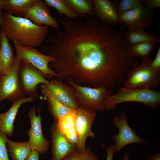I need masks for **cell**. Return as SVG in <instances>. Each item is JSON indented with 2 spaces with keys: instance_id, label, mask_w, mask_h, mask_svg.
Segmentation results:
<instances>
[{
  "instance_id": "1",
  "label": "cell",
  "mask_w": 160,
  "mask_h": 160,
  "mask_svg": "<svg viewBox=\"0 0 160 160\" xmlns=\"http://www.w3.org/2000/svg\"><path fill=\"white\" fill-rule=\"evenodd\" d=\"M56 18L62 28L42 49L54 59L49 66L57 74L56 80L111 91L120 87L137 65L128 54V44L121 31L93 16L83 20Z\"/></svg>"
},
{
  "instance_id": "2",
  "label": "cell",
  "mask_w": 160,
  "mask_h": 160,
  "mask_svg": "<svg viewBox=\"0 0 160 160\" xmlns=\"http://www.w3.org/2000/svg\"><path fill=\"white\" fill-rule=\"evenodd\" d=\"M1 29L8 39L23 47H37L45 40L48 26H38L30 20L5 12Z\"/></svg>"
},
{
  "instance_id": "3",
  "label": "cell",
  "mask_w": 160,
  "mask_h": 160,
  "mask_svg": "<svg viewBox=\"0 0 160 160\" xmlns=\"http://www.w3.org/2000/svg\"><path fill=\"white\" fill-rule=\"evenodd\" d=\"M127 102L141 103L150 108L154 109L160 103V92L155 89L118 87L116 93L105 100V110H113L118 104Z\"/></svg>"
},
{
  "instance_id": "4",
  "label": "cell",
  "mask_w": 160,
  "mask_h": 160,
  "mask_svg": "<svg viewBox=\"0 0 160 160\" xmlns=\"http://www.w3.org/2000/svg\"><path fill=\"white\" fill-rule=\"evenodd\" d=\"M152 59L148 57L142 60L139 66L132 68L124 82V87L134 89H154L160 83V74L155 72L151 64Z\"/></svg>"
},
{
  "instance_id": "5",
  "label": "cell",
  "mask_w": 160,
  "mask_h": 160,
  "mask_svg": "<svg viewBox=\"0 0 160 160\" xmlns=\"http://www.w3.org/2000/svg\"><path fill=\"white\" fill-rule=\"evenodd\" d=\"M74 88L79 107L105 113L104 103L113 93L112 91L101 88H94L78 85L72 81H67Z\"/></svg>"
},
{
  "instance_id": "6",
  "label": "cell",
  "mask_w": 160,
  "mask_h": 160,
  "mask_svg": "<svg viewBox=\"0 0 160 160\" xmlns=\"http://www.w3.org/2000/svg\"><path fill=\"white\" fill-rule=\"evenodd\" d=\"M18 78L24 95L32 97L34 101L39 97L38 85L48 84L50 82L40 71L30 63L23 60H21L20 64Z\"/></svg>"
},
{
  "instance_id": "7",
  "label": "cell",
  "mask_w": 160,
  "mask_h": 160,
  "mask_svg": "<svg viewBox=\"0 0 160 160\" xmlns=\"http://www.w3.org/2000/svg\"><path fill=\"white\" fill-rule=\"evenodd\" d=\"M16 50V56L21 60L28 61L40 71L44 76L48 79L56 77L57 74L49 66L54 60L50 56L43 54L32 47H23L13 42Z\"/></svg>"
},
{
  "instance_id": "8",
  "label": "cell",
  "mask_w": 160,
  "mask_h": 160,
  "mask_svg": "<svg viewBox=\"0 0 160 160\" xmlns=\"http://www.w3.org/2000/svg\"><path fill=\"white\" fill-rule=\"evenodd\" d=\"M21 60L15 56L14 63L9 73L0 75V103L7 99L13 102L25 97L21 87L18 71Z\"/></svg>"
},
{
  "instance_id": "9",
  "label": "cell",
  "mask_w": 160,
  "mask_h": 160,
  "mask_svg": "<svg viewBox=\"0 0 160 160\" xmlns=\"http://www.w3.org/2000/svg\"><path fill=\"white\" fill-rule=\"evenodd\" d=\"M113 123L118 129V133L111 137V140L115 142L113 145L115 153L129 144L146 143V140L138 136L129 126L124 111H122L119 115L114 117Z\"/></svg>"
},
{
  "instance_id": "10",
  "label": "cell",
  "mask_w": 160,
  "mask_h": 160,
  "mask_svg": "<svg viewBox=\"0 0 160 160\" xmlns=\"http://www.w3.org/2000/svg\"><path fill=\"white\" fill-rule=\"evenodd\" d=\"M76 128L78 136L76 144L77 151L84 152L86 150L85 143L88 137L94 138L92 124L96 117V111L78 107L76 112Z\"/></svg>"
},
{
  "instance_id": "11",
  "label": "cell",
  "mask_w": 160,
  "mask_h": 160,
  "mask_svg": "<svg viewBox=\"0 0 160 160\" xmlns=\"http://www.w3.org/2000/svg\"><path fill=\"white\" fill-rule=\"evenodd\" d=\"M154 14L153 10L142 5L119 16L118 22L123 23L130 31L148 28L152 25Z\"/></svg>"
},
{
  "instance_id": "12",
  "label": "cell",
  "mask_w": 160,
  "mask_h": 160,
  "mask_svg": "<svg viewBox=\"0 0 160 160\" xmlns=\"http://www.w3.org/2000/svg\"><path fill=\"white\" fill-rule=\"evenodd\" d=\"M31 123V128L28 132L29 137L28 141L31 151H36L43 154L47 151L49 142L44 136L41 125V118L40 114L36 116V107L33 106L28 113Z\"/></svg>"
},
{
  "instance_id": "13",
  "label": "cell",
  "mask_w": 160,
  "mask_h": 160,
  "mask_svg": "<svg viewBox=\"0 0 160 160\" xmlns=\"http://www.w3.org/2000/svg\"><path fill=\"white\" fill-rule=\"evenodd\" d=\"M50 131L52 160H63L69 154L76 151V144L70 142L60 130L57 120H54Z\"/></svg>"
},
{
  "instance_id": "14",
  "label": "cell",
  "mask_w": 160,
  "mask_h": 160,
  "mask_svg": "<svg viewBox=\"0 0 160 160\" xmlns=\"http://www.w3.org/2000/svg\"><path fill=\"white\" fill-rule=\"evenodd\" d=\"M23 17L38 26L46 25L57 29L59 28L57 19L51 15L48 7L41 0H36L27 10Z\"/></svg>"
},
{
  "instance_id": "15",
  "label": "cell",
  "mask_w": 160,
  "mask_h": 160,
  "mask_svg": "<svg viewBox=\"0 0 160 160\" xmlns=\"http://www.w3.org/2000/svg\"><path fill=\"white\" fill-rule=\"evenodd\" d=\"M46 85L48 89L65 106L74 110L79 107L76 93L72 86L57 80Z\"/></svg>"
},
{
  "instance_id": "16",
  "label": "cell",
  "mask_w": 160,
  "mask_h": 160,
  "mask_svg": "<svg viewBox=\"0 0 160 160\" xmlns=\"http://www.w3.org/2000/svg\"><path fill=\"white\" fill-rule=\"evenodd\" d=\"M34 101L32 97H25L14 101L7 111L0 113V131L7 137H11L14 130V121L20 108L23 104Z\"/></svg>"
},
{
  "instance_id": "17",
  "label": "cell",
  "mask_w": 160,
  "mask_h": 160,
  "mask_svg": "<svg viewBox=\"0 0 160 160\" xmlns=\"http://www.w3.org/2000/svg\"><path fill=\"white\" fill-rule=\"evenodd\" d=\"M95 14L104 23L117 24L119 15L115 3L109 0H92Z\"/></svg>"
},
{
  "instance_id": "18",
  "label": "cell",
  "mask_w": 160,
  "mask_h": 160,
  "mask_svg": "<svg viewBox=\"0 0 160 160\" xmlns=\"http://www.w3.org/2000/svg\"><path fill=\"white\" fill-rule=\"evenodd\" d=\"M41 92L47 100L49 111L54 120H57L60 118L76 110L63 104L48 89L45 84H41Z\"/></svg>"
},
{
  "instance_id": "19",
  "label": "cell",
  "mask_w": 160,
  "mask_h": 160,
  "mask_svg": "<svg viewBox=\"0 0 160 160\" xmlns=\"http://www.w3.org/2000/svg\"><path fill=\"white\" fill-rule=\"evenodd\" d=\"M1 47L0 50V65L2 69L1 73L6 75L9 71L15 61L13 48L3 31L1 29Z\"/></svg>"
},
{
  "instance_id": "20",
  "label": "cell",
  "mask_w": 160,
  "mask_h": 160,
  "mask_svg": "<svg viewBox=\"0 0 160 160\" xmlns=\"http://www.w3.org/2000/svg\"><path fill=\"white\" fill-rule=\"evenodd\" d=\"M76 110L60 118L57 120L60 130L71 142L75 141L77 137L76 128Z\"/></svg>"
},
{
  "instance_id": "21",
  "label": "cell",
  "mask_w": 160,
  "mask_h": 160,
  "mask_svg": "<svg viewBox=\"0 0 160 160\" xmlns=\"http://www.w3.org/2000/svg\"><path fill=\"white\" fill-rule=\"evenodd\" d=\"M125 38L128 45L144 42L159 43L160 38L157 35L149 33L143 29L129 30L125 35Z\"/></svg>"
},
{
  "instance_id": "22",
  "label": "cell",
  "mask_w": 160,
  "mask_h": 160,
  "mask_svg": "<svg viewBox=\"0 0 160 160\" xmlns=\"http://www.w3.org/2000/svg\"><path fill=\"white\" fill-rule=\"evenodd\" d=\"M36 0H6L4 9L13 15L23 17L27 10Z\"/></svg>"
},
{
  "instance_id": "23",
  "label": "cell",
  "mask_w": 160,
  "mask_h": 160,
  "mask_svg": "<svg viewBox=\"0 0 160 160\" xmlns=\"http://www.w3.org/2000/svg\"><path fill=\"white\" fill-rule=\"evenodd\" d=\"M7 144L12 160H25L32 151L28 142H17L9 140Z\"/></svg>"
},
{
  "instance_id": "24",
  "label": "cell",
  "mask_w": 160,
  "mask_h": 160,
  "mask_svg": "<svg viewBox=\"0 0 160 160\" xmlns=\"http://www.w3.org/2000/svg\"><path fill=\"white\" fill-rule=\"evenodd\" d=\"M67 5L76 12L79 17L84 19L86 16H93L95 10L92 0H65Z\"/></svg>"
},
{
  "instance_id": "25",
  "label": "cell",
  "mask_w": 160,
  "mask_h": 160,
  "mask_svg": "<svg viewBox=\"0 0 160 160\" xmlns=\"http://www.w3.org/2000/svg\"><path fill=\"white\" fill-rule=\"evenodd\" d=\"M156 44V43L154 42H144L128 45L127 53L133 59L139 58L142 60L148 57L154 49Z\"/></svg>"
},
{
  "instance_id": "26",
  "label": "cell",
  "mask_w": 160,
  "mask_h": 160,
  "mask_svg": "<svg viewBox=\"0 0 160 160\" xmlns=\"http://www.w3.org/2000/svg\"><path fill=\"white\" fill-rule=\"evenodd\" d=\"M48 7L55 8L60 15H64L70 19H76L79 17L76 12L66 4L65 0H44Z\"/></svg>"
},
{
  "instance_id": "27",
  "label": "cell",
  "mask_w": 160,
  "mask_h": 160,
  "mask_svg": "<svg viewBox=\"0 0 160 160\" xmlns=\"http://www.w3.org/2000/svg\"><path fill=\"white\" fill-rule=\"evenodd\" d=\"M119 16L123 13L142 5L143 0H118L114 1Z\"/></svg>"
},
{
  "instance_id": "28",
  "label": "cell",
  "mask_w": 160,
  "mask_h": 160,
  "mask_svg": "<svg viewBox=\"0 0 160 160\" xmlns=\"http://www.w3.org/2000/svg\"><path fill=\"white\" fill-rule=\"evenodd\" d=\"M63 160H98L96 155L88 147L84 152L76 151L69 154Z\"/></svg>"
},
{
  "instance_id": "29",
  "label": "cell",
  "mask_w": 160,
  "mask_h": 160,
  "mask_svg": "<svg viewBox=\"0 0 160 160\" xmlns=\"http://www.w3.org/2000/svg\"><path fill=\"white\" fill-rule=\"evenodd\" d=\"M9 139L0 131V160H9L6 144Z\"/></svg>"
},
{
  "instance_id": "30",
  "label": "cell",
  "mask_w": 160,
  "mask_h": 160,
  "mask_svg": "<svg viewBox=\"0 0 160 160\" xmlns=\"http://www.w3.org/2000/svg\"><path fill=\"white\" fill-rule=\"evenodd\" d=\"M151 66L156 73L160 74V48L158 49L154 59H152Z\"/></svg>"
},
{
  "instance_id": "31",
  "label": "cell",
  "mask_w": 160,
  "mask_h": 160,
  "mask_svg": "<svg viewBox=\"0 0 160 160\" xmlns=\"http://www.w3.org/2000/svg\"><path fill=\"white\" fill-rule=\"evenodd\" d=\"M143 5H146L148 9L153 10L155 8L160 7V0H143Z\"/></svg>"
},
{
  "instance_id": "32",
  "label": "cell",
  "mask_w": 160,
  "mask_h": 160,
  "mask_svg": "<svg viewBox=\"0 0 160 160\" xmlns=\"http://www.w3.org/2000/svg\"><path fill=\"white\" fill-rule=\"evenodd\" d=\"M105 152L107 156L106 160H113V155L115 153L113 145L106 147Z\"/></svg>"
},
{
  "instance_id": "33",
  "label": "cell",
  "mask_w": 160,
  "mask_h": 160,
  "mask_svg": "<svg viewBox=\"0 0 160 160\" xmlns=\"http://www.w3.org/2000/svg\"><path fill=\"white\" fill-rule=\"evenodd\" d=\"M25 160H39V153L36 151H32Z\"/></svg>"
},
{
  "instance_id": "34",
  "label": "cell",
  "mask_w": 160,
  "mask_h": 160,
  "mask_svg": "<svg viewBox=\"0 0 160 160\" xmlns=\"http://www.w3.org/2000/svg\"><path fill=\"white\" fill-rule=\"evenodd\" d=\"M148 160H160V153H157L148 157Z\"/></svg>"
},
{
  "instance_id": "35",
  "label": "cell",
  "mask_w": 160,
  "mask_h": 160,
  "mask_svg": "<svg viewBox=\"0 0 160 160\" xmlns=\"http://www.w3.org/2000/svg\"><path fill=\"white\" fill-rule=\"evenodd\" d=\"M4 19V13L0 10V25L1 26L3 24Z\"/></svg>"
},
{
  "instance_id": "36",
  "label": "cell",
  "mask_w": 160,
  "mask_h": 160,
  "mask_svg": "<svg viewBox=\"0 0 160 160\" xmlns=\"http://www.w3.org/2000/svg\"><path fill=\"white\" fill-rule=\"evenodd\" d=\"M6 0H0V10L4 9Z\"/></svg>"
},
{
  "instance_id": "37",
  "label": "cell",
  "mask_w": 160,
  "mask_h": 160,
  "mask_svg": "<svg viewBox=\"0 0 160 160\" xmlns=\"http://www.w3.org/2000/svg\"><path fill=\"white\" fill-rule=\"evenodd\" d=\"M130 155L127 152H126L124 156L123 160H129Z\"/></svg>"
},
{
  "instance_id": "38",
  "label": "cell",
  "mask_w": 160,
  "mask_h": 160,
  "mask_svg": "<svg viewBox=\"0 0 160 160\" xmlns=\"http://www.w3.org/2000/svg\"><path fill=\"white\" fill-rule=\"evenodd\" d=\"M2 71V68H1V66L0 65V75L1 74V73Z\"/></svg>"
},
{
  "instance_id": "39",
  "label": "cell",
  "mask_w": 160,
  "mask_h": 160,
  "mask_svg": "<svg viewBox=\"0 0 160 160\" xmlns=\"http://www.w3.org/2000/svg\"><path fill=\"white\" fill-rule=\"evenodd\" d=\"M1 37L0 36V50L1 49Z\"/></svg>"
}]
</instances>
